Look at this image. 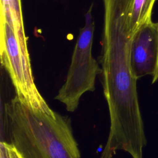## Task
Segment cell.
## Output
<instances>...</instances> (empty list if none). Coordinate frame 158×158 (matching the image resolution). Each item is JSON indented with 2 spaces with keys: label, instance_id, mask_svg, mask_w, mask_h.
<instances>
[{
  "label": "cell",
  "instance_id": "cell-2",
  "mask_svg": "<svg viewBox=\"0 0 158 158\" xmlns=\"http://www.w3.org/2000/svg\"><path fill=\"white\" fill-rule=\"evenodd\" d=\"M1 62L20 100L35 110L54 114L34 81L27 40L19 37L6 22L1 20Z\"/></svg>",
  "mask_w": 158,
  "mask_h": 158
},
{
  "label": "cell",
  "instance_id": "cell-7",
  "mask_svg": "<svg viewBox=\"0 0 158 158\" xmlns=\"http://www.w3.org/2000/svg\"><path fill=\"white\" fill-rule=\"evenodd\" d=\"M153 78H152V83H155L157 80H158V62H157V69H156V71L154 73V75L152 76Z\"/></svg>",
  "mask_w": 158,
  "mask_h": 158
},
{
  "label": "cell",
  "instance_id": "cell-1",
  "mask_svg": "<svg viewBox=\"0 0 158 158\" xmlns=\"http://www.w3.org/2000/svg\"><path fill=\"white\" fill-rule=\"evenodd\" d=\"M4 114L10 143L24 158H80L68 117L33 109L17 96Z\"/></svg>",
  "mask_w": 158,
  "mask_h": 158
},
{
  "label": "cell",
  "instance_id": "cell-6",
  "mask_svg": "<svg viewBox=\"0 0 158 158\" xmlns=\"http://www.w3.org/2000/svg\"><path fill=\"white\" fill-rule=\"evenodd\" d=\"M0 158H24L12 143L1 141L0 143Z\"/></svg>",
  "mask_w": 158,
  "mask_h": 158
},
{
  "label": "cell",
  "instance_id": "cell-3",
  "mask_svg": "<svg viewBox=\"0 0 158 158\" xmlns=\"http://www.w3.org/2000/svg\"><path fill=\"white\" fill-rule=\"evenodd\" d=\"M92 7L91 5L87 11L85 25L80 30L65 81L55 97L69 112H74L77 109L84 93L95 89L96 77L101 72V69L92 55L94 31Z\"/></svg>",
  "mask_w": 158,
  "mask_h": 158
},
{
  "label": "cell",
  "instance_id": "cell-4",
  "mask_svg": "<svg viewBox=\"0 0 158 158\" xmlns=\"http://www.w3.org/2000/svg\"><path fill=\"white\" fill-rule=\"evenodd\" d=\"M130 60L132 72L137 79L154 75L158 62V22L149 20L134 33Z\"/></svg>",
  "mask_w": 158,
  "mask_h": 158
},
{
  "label": "cell",
  "instance_id": "cell-5",
  "mask_svg": "<svg viewBox=\"0 0 158 158\" xmlns=\"http://www.w3.org/2000/svg\"><path fill=\"white\" fill-rule=\"evenodd\" d=\"M156 0H133L129 14L128 28L131 36L145 22L151 20Z\"/></svg>",
  "mask_w": 158,
  "mask_h": 158
}]
</instances>
